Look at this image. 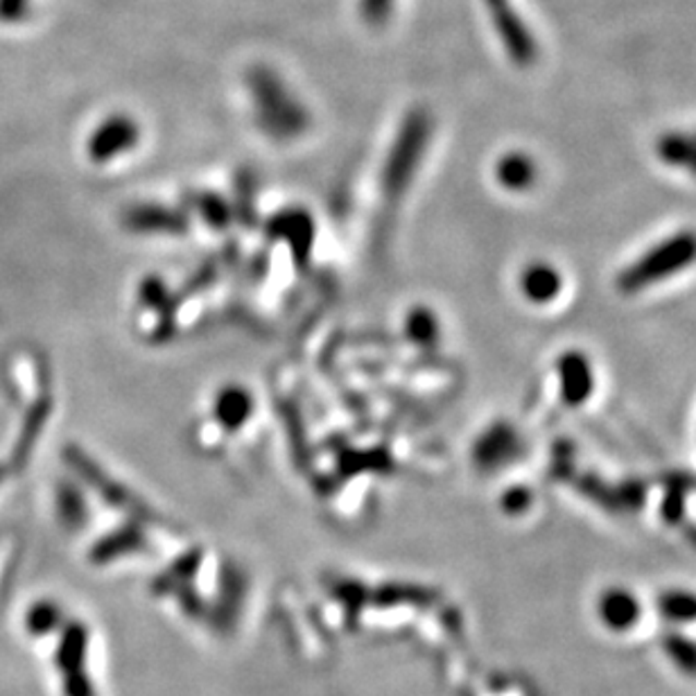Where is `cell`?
Listing matches in <instances>:
<instances>
[{"mask_svg":"<svg viewBox=\"0 0 696 696\" xmlns=\"http://www.w3.org/2000/svg\"><path fill=\"white\" fill-rule=\"evenodd\" d=\"M247 88L263 130L274 139H292L308 127V111L283 77L269 67L247 71Z\"/></svg>","mask_w":696,"mask_h":696,"instance_id":"obj_1","label":"cell"},{"mask_svg":"<svg viewBox=\"0 0 696 696\" xmlns=\"http://www.w3.org/2000/svg\"><path fill=\"white\" fill-rule=\"evenodd\" d=\"M670 653L674 651H681L683 656H676V662L681 664V668L689 670V672H696V645H687V643H681V640H670L668 645Z\"/></svg>","mask_w":696,"mask_h":696,"instance_id":"obj_10","label":"cell"},{"mask_svg":"<svg viewBox=\"0 0 696 696\" xmlns=\"http://www.w3.org/2000/svg\"><path fill=\"white\" fill-rule=\"evenodd\" d=\"M563 288L561 274L548 263H533L520 276V290L531 303H550Z\"/></svg>","mask_w":696,"mask_h":696,"instance_id":"obj_5","label":"cell"},{"mask_svg":"<svg viewBox=\"0 0 696 696\" xmlns=\"http://www.w3.org/2000/svg\"><path fill=\"white\" fill-rule=\"evenodd\" d=\"M396 0H360V16L371 27H383L394 14Z\"/></svg>","mask_w":696,"mask_h":696,"instance_id":"obj_9","label":"cell"},{"mask_svg":"<svg viewBox=\"0 0 696 696\" xmlns=\"http://www.w3.org/2000/svg\"><path fill=\"white\" fill-rule=\"evenodd\" d=\"M660 611L664 617L676 622H694L696 620V595L674 590L660 597Z\"/></svg>","mask_w":696,"mask_h":696,"instance_id":"obj_8","label":"cell"},{"mask_svg":"<svg viewBox=\"0 0 696 696\" xmlns=\"http://www.w3.org/2000/svg\"><path fill=\"white\" fill-rule=\"evenodd\" d=\"M141 130L134 118L130 116H111L88 139V156L93 161H109L124 152H130L139 143Z\"/></svg>","mask_w":696,"mask_h":696,"instance_id":"obj_3","label":"cell"},{"mask_svg":"<svg viewBox=\"0 0 696 696\" xmlns=\"http://www.w3.org/2000/svg\"><path fill=\"white\" fill-rule=\"evenodd\" d=\"M29 10V0H0V19L14 23L21 21Z\"/></svg>","mask_w":696,"mask_h":696,"instance_id":"obj_11","label":"cell"},{"mask_svg":"<svg viewBox=\"0 0 696 696\" xmlns=\"http://www.w3.org/2000/svg\"><path fill=\"white\" fill-rule=\"evenodd\" d=\"M497 179L509 190H527L536 179V166L529 156L509 154L497 164Z\"/></svg>","mask_w":696,"mask_h":696,"instance_id":"obj_7","label":"cell"},{"mask_svg":"<svg viewBox=\"0 0 696 696\" xmlns=\"http://www.w3.org/2000/svg\"><path fill=\"white\" fill-rule=\"evenodd\" d=\"M696 263V233L681 231L668 240H662L658 247L649 249L640 261L628 265L620 274V290L622 292H640L649 285L660 280H668L670 276L687 269Z\"/></svg>","mask_w":696,"mask_h":696,"instance_id":"obj_2","label":"cell"},{"mask_svg":"<svg viewBox=\"0 0 696 696\" xmlns=\"http://www.w3.org/2000/svg\"><path fill=\"white\" fill-rule=\"evenodd\" d=\"M559 377H561V394L563 400L567 405H584L586 398L592 394V369L590 362L586 360V356L569 351L565 356H561L559 360Z\"/></svg>","mask_w":696,"mask_h":696,"instance_id":"obj_4","label":"cell"},{"mask_svg":"<svg viewBox=\"0 0 696 696\" xmlns=\"http://www.w3.org/2000/svg\"><path fill=\"white\" fill-rule=\"evenodd\" d=\"M599 611L611 628H628L633 622H638V615H640L638 599L622 588L609 590L604 597H601Z\"/></svg>","mask_w":696,"mask_h":696,"instance_id":"obj_6","label":"cell"},{"mask_svg":"<svg viewBox=\"0 0 696 696\" xmlns=\"http://www.w3.org/2000/svg\"><path fill=\"white\" fill-rule=\"evenodd\" d=\"M0 480H3V470H0Z\"/></svg>","mask_w":696,"mask_h":696,"instance_id":"obj_12","label":"cell"}]
</instances>
